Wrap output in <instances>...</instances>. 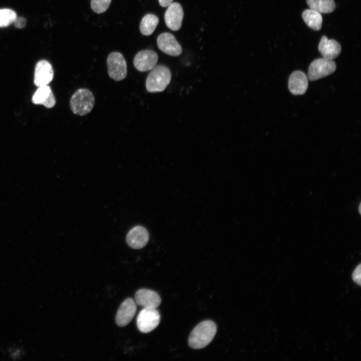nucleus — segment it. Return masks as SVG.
Wrapping results in <instances>:
<instances>
[{
    "instance_id": "obj_1",
    "label": "nucleus",
    "mask_w": 361,
    "mask_h": 361,
    "mask_svg": "<svg viewBox=\"0 0 361 361\" xmlns=\"http://www.w3.org/2000/svg\"><path fill=\"white\" fill-rule=\"evenodd\" d=\"M217 332L216 324L205 320L198 324L192 331L188 339L189 345L194 349H201L208 345Z\"/></svg>"
},
{
    "instance_id": "obj_2",
    "label": "nucleus",
    "mask_w": 361,
    "mask_h": 361,
    "mask_svg": "<svg viewBox=\"0 0 361 361\" xmlns=\"http://www.w3.org/2000/svg\"><path fill=\"white\" fill-rule=\"evenodd\" d=\"M171 72L168 67L159 65L151 70L146 79L145 86L150 93L163 91L171 80Z\"/></svg>"
},
{
    "instance_id": "obj_3",
    "label": "nucleus",
    "mask_w": 361,
    "mask_h": 361,
    "mask_svg": "<svg viewBox=\"0 0 361 361\" xmlns=\"http://www.w3.org/2000/svg\"><path fill=\"white\" fill-rule=\"evenodd\" d=\"M95 98L92 92L88 89H78L71 97L70 107L75 114L83 116L92 110Z\"/></svg>"
},
{
    "instance_id": "obj_4",
    "label": "nucleus",
    "mask_w": 361,
    "mask_h": 361,
    "mask_svg": "<svg viewBox=\"0 0 361 361\" xmlns=\"http://www.w3.org/2000/svg\"><path fill=\"white\" fill-rule=\"evenodd\" d=\"M108 73L115 81H121L126 77L127 73L126 61L122 54L118 52L111 53L107 59Z\"/></svg>"
},
{
    "instance_id": "obj_5",
    "label": "nucleus",
    "mask_w": 361,
    "mask_h": 361,
    "mask_svg": "<svg viewBox=\"0 0 361 361\" xmlns=\"http://www.w3.org/2000/svg\"><path fill=\"white\" fill-rule=\"evenodd\" d=\"M336 65L333 60L324 58L313 60L310 64L308 71V77L310 81H315L333 73Z\"/></svg>"
},
{
    "instance_id": "obj_6",
    "label": "nucleus",
    "mask_w": 361,
    "mask_h": 361,
    "mask_svg": "<svg viewBox=\"0 0 361 361\" xmlns=\"http://www.w3.org/2000/svg\"><path fill=\"white\" fill-rule=\"evenodd\" d=\"M160 320V314L156 308H143L137 316V326L140 331L148 333L158 326Z\"/></svg>"
},
{
    "instance_id": "obj_7",
    "label": "nucleus",
    "mask_w": 361,
    "mask_h": 361,
    "mask_svg": "<svg viewBox=\"0 0 361 361\" xmlns=\"http://www.w3.org/2000/svg\"><path fill=\"white\" fill-rule=\"evenodd\" d=\"M157 45L162 52L171 56H178L182 52L181 46L175 37L169 33L160 34L157 38Z\"/></svg>"
},
{
    "instance_id": "obj_8",
    "label": "nucleus",
    "mask_w": 361,
    "mask_h": 361,
    "mask_svg": "<svg viewBox=\"0 0 361 361\" xmlns=\"http://www.w3.org/2000/svg\"><path fill=\"white\" fill-rule=\"evenodd\" d=\"M158 56L151 50H144L138 52L133 59L135 68L139 71L146 72L151 70L156 65Z\"/></svg>"
},
{
    "instance_id": "obj_9",
    "label": "nucleus",
    "mask_w": 361,
    "mask_h": 361,
    "mask_svg": "<svg viewBox=\"0 0 361 361\" xmlns=\"http://www.w3.org/2000/svg\"><path fill=\"white\" fill-rule=\"evenodd\" d=\"M184 11L178 3H172L168 6L164 14V21L167 27L174 31H178L182 26Z\"/></svg>"
},
{
    "instance_id": "obj_10",
    "label": "nucleus",
    "mask_w": 361,
    "mask_h": 361,
    "mask_svg": "<svg viewBox=\"0 0 361 361\" xmlns=\"http://www.w3.org/2000/svg\"><path fill=\"white\" fill-rule=\"evenodd\" d=\"M54 72L51 64L45 60H40L36 65L34 82L37 87L47 85L53 79Z\"/></svg>"
},
{
    "instance_id": "obj_11",
    "label": "nucleus",
    "mask_w": 361,
    "mask_h": 361,
    "mask_svg": "<svg viewBox=\"0 0 361 361\" xmlns=\"http://www.w3.org/2000/svg\"><path fill=\"white\" fill-rule=\"evenodd\" d=\"M136 308V304L132 298L125 299L117 310L115 317L116 324L120 327L127 325L135 315Z\"/></svg>"
},
{
    "instance_id": "obj_12",
    "label": "nucleus",
    "mask_w": 361,
    "mask_h": 361,
    "mask_svg": "<svg viewBox=\"0 0 361 361\" xmlns=\"http://www.w3.org/2000/svg\"><path fill=\"white\" fill-rule=\"evenodd\" d=\"M136 304L145 308H156L161 303L160 296L155 291L147 289L138 290L135 294Z\"/></svg>"
},
{
    "instance_id": "obj_13",
    "label": "nucleus",
    "mask_w": 361,
    "mask_h": 361,
    "mask_svg": "<svg viewBox=\"0 0 361 361\" xmlns=\"http://www.w3.org/2000/svg\"><path fill=\"white\" fill-rule=\"evenodd\" d=\"M126 239L130 247L133 249H141L144 247L148 241V233L143 227L137 226L128 232Z\"/></svg>"
},
{
    "instance_id": "obj_14",
    "label": "nucleus",
    "mask_w": 361,
    "mask_h": 361,
    "mask_svg": "<svg viewBox=\"0 0 361 361\" xmlns=\"http://www.w3.org/2000/svg\"><path fill=\"white\" fill-rule=\"evenodd\" d=\"M318 48L323 58L330 60L337 58L341 50L338 42L334 39H328L325 36L321 37Z\"/></svg>"
},
{
    "instance_id": "obj_15",
    "label": "nucleus",
    "mask_w": 361,
    "mask_h": 361,
    "mask_svg": "<svg viewBox=\"0 0 361 361\" xmlns=\"http://www.w3.org/2000/svg\"><path fill=\"white\" fill-rule=\"evenodd\" d=\"M308 86V78L301 71L291 73L288 80V88L293 95H302L306 91Z\"/></svg>"
},
{
    "instance_id": "obj_16",
    "label": "nucleus",
    "mask_w": 361,
    "mask_h": 361,
    "mask_svg": "<svg viewBox=\"0 0 361 361\" xmlns=\"http://www.w3.org/2000/svg\"><path fill=\"white\" fill-rule=\"evenodd\" d=\"M32 102L35 104H42L50 108L55 105L56 99L50 87L47 85L38 87L33 95Z\"/></svg>"
},
{
    "instance_id": "obj_17",
    "label": "nucleus",
    "mask_w": 361,
    "mask_h": 361,
    "mask_svg": "<svg viewBox=\"0 0 361 361\" xmlns=\"http://www.w3.org/2000/svg\"><path fill=\"white\" fill-rule=\"evenodd\" d=\"M302 17L304 22L311 29L318 31L321 29L322 17L321 13L311 9L303 11Z\"/></svg>"
},
{
    "instance_id": "obj_18",
    "label": "nucleus",
    "mask_w": 361,
    "mask_h": 361,
    "mask_svg": "<svg viewBox=\"0 0 361 361\" xmlns=\"http://www.w3.org/2000/svg\"><path fill=\"white\" fill-rule=\"evenodd\" d=\"M309 8L320 13L328 14L335 9L334 0H306Z\"/></svg>"
},
{
    "instance_id": "obj_19",
    "label": "nucleus",
    "mask_w": 361,
    "mask_h": 361,
    "mask_svg": "<svg viewBox=\"0 0 361 361\" xmlns=\"http://www.w3.org/2000/svg\"><path fill=\"white\" fill-rule=\"evenodd\" d=\"M159 22L158 17L155 15L148 14L145 15L141 20L139 29L143 35L149 36L151 35Z\"/></svg>"
},
{
    "instance_id": "obj_20",
    "label": "nucleus",
    "mask_w": 361,
    "mask_h": 361,
    "mask_svg": "<svg viewBox=\"0 0 361 361\" xmlns=\"http://www.w3.org/2000/svg\"><path fill=\"white\" fill-rule=\"evenodd\" d=\"M15 11L9 9H0V27H6L14 23L17 18Z\"/></svg>"
},
{
    "instance_id": "obj_21",
    "label": "nucleus",
    "mask_w": 361,
    "mask_h": 361,
    "mask_svg": "<svg viewBox=\"0 0 361 361\" xmlns=\"http://www.w3.org/2000/svg\"><path fill=\"white\" fill-rule=\"evenodd\" d=\"M111 0H91V8L96 13L101 14L108 8Z\"/></svg>"
},
{
    "instance_id": "obj_22",
    "label": "nucleus",
    "mask_w": 361,
    "mask_h": 361,
    "mask_svg": "<svg viewBox=\"0 0 361 361\" xmlns=\"http://www.w3.org/2000/svg\"><path fill=\"white\" fill-rule=\"evenodd\" d=\"M360 264H359L353 271L352 274V279L353 281L360 285L361 284V272Z\"/></svg>"
},
{
    "instance_id": "obj_23",
    "label": "nucleus",
    "mask_w": 361,
    "mask_h": 361,
    "mask_svg": "<svg viewBox=\"0 0 361 361\" xmlns=\"http://www.w3.org/2000/svg\"><path fill=\"white\" fill-rule=\"evenodd\" d=\"M14 23L16 27L18 28H23L26 25V20L23 17H17Z\"/></svg>"
},
{
    "instance_id": "obj_24",
    "label": "nucleus",
    "mask_w": 361,
    "mask_h": 361,
    "mask_svg": "<svg viewBox=\"0 0 361 361\" xmlns=\"http://www.w3.org/2000/svg\"><path fill=\"white\" fill-rule=\"evenodd\" d=\"M160 6L162 7H167L170 5L173 0H158Z\"/></svg>"
}]
</instances>
